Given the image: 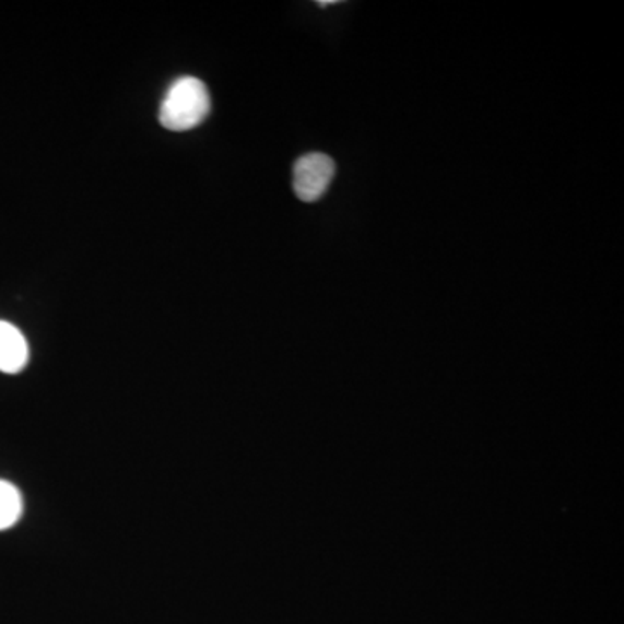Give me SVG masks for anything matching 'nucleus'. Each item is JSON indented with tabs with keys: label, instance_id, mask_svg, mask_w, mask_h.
Wrapping results in <instances>:
<instances>
[{
	"label": "nucleus",
	"instance_id": "f257e3e1",
	"mask_svg": "<svg viewBox=\"0 0 624 624\" xmlns=\"http://www.w3.org/2000/svg\"><path fill=\"white\" fill-rule=\"evenodd\" d=\"M212 109L209 89L195 76H180L168 87L162 106L160 123L174 132H185L200 126Z\"/></svg>",
	"mask_w": 624,
	"mask_h": 624
},
{
	"label": "nucleus",
	"instance_id": "f03ea898",
	"mask_svg": "<svg viewBox=\"0 0 624 624\" xmlns=\"http://www.w3.org/2000/svg\"><path fill=\"white\" fill-rule=\"evenodd\" d=\"M335 176V164L323 153H309L294 165V191L302 201H318Z\"/></svg>",
	"mask_w": 624,
	"mask_h": 624
},
{
	"label": "nucleus",
	"instance_id": "7ed1b4c3",
	"mask_svg": "<svg viewBox=\"0 0 624 624\" xmlns=\"http://www.w3.org/2000/svg\"><path fill=\"white\" fill-rule=\"evenodd\" d=\"M30 349L20 328L8 321H0V372L20 374L28 365Z\"/></svg>",
	"mask_w": 624,
	"mask_h": 624
},
{
	"label": "nucleus",
	"instance_id": "20e7f679",
	"mask_svg": "<svg viewBox=\"0 0 624 624\" xmlns=\"http://www.w3.org/2000/svg\"><path fill=\"white\" fill-rule=\"evenodd\" d=\"M22 493L11 482L0 481V531L13 528L22 519Z\"/></svg>",
	"mask_w": 624,
	"mask_h": 624
}]
</instances>
